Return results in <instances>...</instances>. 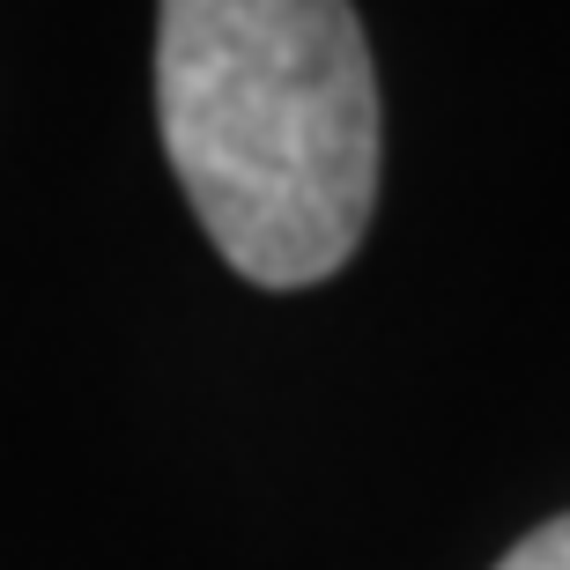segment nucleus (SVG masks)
<instances>
[{"label": "nucleus", "mask_w": 570, "mask_h": 570, "mask_svg": "<svg viewBox=\"0 0 570 570\" xmlns=\"http://www.w3.org/2000/svg\"><path fill=\"white\" fill-rule=\"evenodd\" d=\"M156 111L215 253L259 289H312L363 245L379 200V82L356 8L170 0Z\"/></svg>", "instance_id": "obj_1"}, {"label": "nucleus", "mask_w": 570, "mask_h": 570, "mask_svg": "<svg viewBox=\"0 0 570 570\" xmlns=\"http://www.w3.org/2000/svg\"><path fill=\"white\" fill-rule=\"evenodd\" d=\"M497 570H570V511H563V519H549V527H533Z\"/></svg>", "instance_id": "obj_2"}]
</instances>
